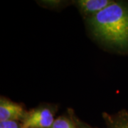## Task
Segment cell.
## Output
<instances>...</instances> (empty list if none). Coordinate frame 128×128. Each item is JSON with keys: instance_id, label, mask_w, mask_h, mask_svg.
<instances>
[{"instance_id": "9c48e42d", "label": "cell", "mask_w": 128, "mask_h": 128, "mask_svg": "<svg viewBox=\"0 0 128 128\" xmlns=\"http://www.w3.org/2000/svg\"><path fill=\"white\" fill-rule=\"evenodd\" d=\"M0 128H22L21 123L17 121L0 122Z\"/></svg>"}, {"instance_id": "7a4b0ae2", "label": "cell", "mask_w": 128, "mask_h": 128, "mask_svg": "<svg viewBox=\"0 0 128 128\" xmlns=\"http://www.w3.org/2000/svg\"><path fill=\"white\" fill-rule=\"evenodd\" d=\"M57 108L55 105L42 104L28 110L20 122L22 128H50L55 121Z\"/></svg>"}, {"instance_id": "6da1fadb", "label": "cell", "mask_w": 128, "mask_h": 128, "mask_svg": "<svg viewBox=\"0 0 128 128\" xmlns=\"http://www.w3.org/2000/svg\"><path fill=\"white\" fill-rule=\"evenodd\" d=\"M85 20L98 40L128 54V2L113 1L98 14Z\"/></svg>"}, {"instance_id": "8992f818", "label": "cell", "mask_w": 128, "mask_h": 128, "mask_svg": "<svg viewBox=\"0 0 128 128\" xmlns=\"http://www.w3.org/2000/svg\"><path fill=\"white\" fill-rule=\"evenodd\" d=\"M50 128H78V127L71 115L67 112L66 114L56 118Z\"/></svg>"}, {"instance_id": "ba28073f", "label": "cell", "mask_w": 128, "mask_h": 128, "mask_svg": "<svg viewBox=\"0 0 128 128\" xmlns=\"http://www.w3.org/2000/svg\"><path fill=\"white\" fill-rule=\"evenodd\" d=\"M68 112L69 114L71 115V117L73 118V120L75 121V122L78 128H94V127H92L91 125L88 124L86 122H85L84 121H82L81 120L78 118V116L76 114V113L74 112L72 109H68Z\"/></svg>"}, {"instance_id": "3957f363", "label": "cell", "mask_w": 128, "mask_h": 128, "mask_svg": "<svg viewBox=\"0 0 128 128\" xmlns=\"http://www.w3.org/2000/svg\"><path fill=\"white\" fill-rule=\"evenodd\" d=\"M28 110L23 104L13 102L5 97L0 98V122L17 121L21 122Z\"/></svg>"}, {"instance_id": "5b68a950", "label": "cell", "mask_w": 128, "mask_h": 128, "mask_svg": "<svg viewBox=\"0 0 128 128\" xmlns=\"http://www.w3.org/2000/svg\"><path fill=\"white\" fill-rule=\"evenodd\" d=\"M106 128H128V110H122L114 113H102Z\"/></svg>"}, {"instance_id": "52a82bcc", "label": "cell", "mask_w": 128, "mask_h": 128, "mask_svg": "<svg viewBox=\"0 0 128 128\" xmlns=\"http://www.w3.org/2000/svg\"><path fill=\"white\" fill-rule=\"evenodd\" d=\"M38 2H41L39 4H41L48 8H51V9L60 8L67 3V2L61 1V0H45V1H41Z\"/></svg>"}, {"instance_id": "277c9868", "label": "cell", "mask_w": 128, "mask_h": 128, "mask_svg": "<svg viewBox=\"0 0 128 128\" xmlns=\"http://www.w3.org/2000/svg\"><path fill=\"white\" fill-rule=\"evenodd\" d=\"M114 0H76L73 4L76 6L85 19L98 14L108 6Z\"/></svg>"}]
</instances>
